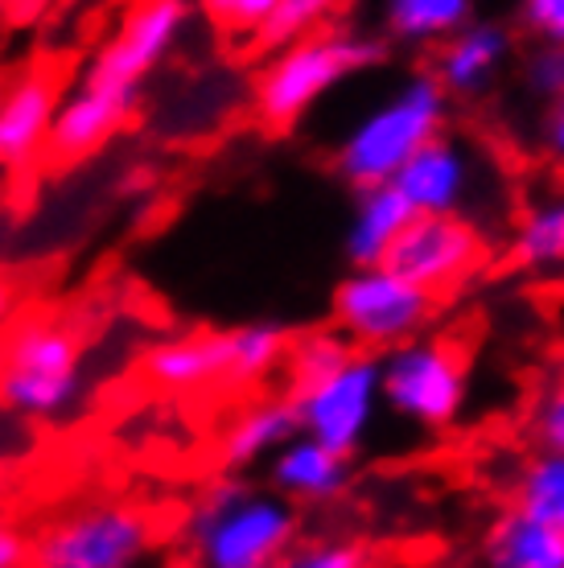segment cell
<instances>
[{
	"label": "cell",
	"instance_id": "cell-22",
	"mask_svg": "<svg viewBox=\"0 0 564 568\" xmlns=\"http://www.w3.org/2000/svg\"><path fill=\"white\" fill-rule=\"evenodd\" d=\"M511 507L536 515L564 531V454L540 445L511 474Z\"/></svg>",
	"mask_w": 564,
	"mask_h": 568
},
{
	"label": "cell",
	"instance_id": "cell-28",
	"mask_svg": "<svg viewBox=\"0 0 564 568\" xmlns=\"http://www.w3.org/2000/svg\"><path fill=\"white\" fill-rule=\"evenodd\" d=\"M523 87L527 95L552 103L564 95V45H544L536 42L523 58Z\"/></svg>",
	"mask_w": 564,
	"mask_h": 568
},
{
	"label": "cell",
	"instance_id": "cell-29",
	"mask_svg": "<svg viewBox=\"0 0 564 568\" xmlns=\"http://www.w3.org/2000/svg\"><path fill=\"white\" fill-rule=\"evenodd\" d=\"M520 26L532 42L564 45V0H520Z\"/></svg>",
	"mask_w": 564,
	"mask_h": 568
},
{
	"label": "cell",
	"instance_id": "cell-31",
	"mask_svg": "<svg viewBox=\"0 0 564 568\" xmlns=\"http://www.w3.org/2000/svg\"><path fill=\"white\" fill-rule=\"evenodd\" d=\"M540 144H544V153L564 170V95L544 108V120H540Z\"/></svg>",
	"mask_w": 564,
	"mask_h": 568
},
{
	"label": "cell",
	"instance_id": "cell-7",
	"mask_svg": "<svg viewBox=\"0 0 564 568\" xmlns=\"http://www.w3.org/2000/svg\"><path fill=\"white\" fill-rule=\"evenodd\" d=\"M437 297L400 276L392 264H367L351 268L330 297L334 329L351 342L354 351L387 355L404 342L421 338L433 326Z\"/></svg>",
	"mask_w": 564,
	"mask_h": 568
},
{
	"label": "cell",
	"instance_id": "cell-13",
	"mask_svg": "<svg viewBox=\"0 0 564 568\" xmlns=\"http://www.w3.org/2000/svg\"><path fill=\"white\" fill-rule=\"evenodd\" d=\"M137 95L141 91H120V87L99 83L91 74H79L74 87H67L62 103H58L50 156H58V161H83V156L99 153L132 120Z\"/></svg>",
	"mask_w": 564,
	"mask_h": 568
},
{
	"label": "cell",
	"instance_id": "cell-3",
	"mask_svg": "<svg viewBox=\"0 0 564 568\" xmlns=\"http://www.w3.org/2000/svg\"><path fill=\"white\" fill-rule=\"evenodd\" d=\"M296 507L276 490H255L243 478L202 486L190 507V544L198 568H276L296 536Z\"/></svg>",
	"mask_w": 564,
	"mask_h": 568
},
{
	"label": "cell",
	"instance_id": "cell-25",
	"mask_svg": "<svg viewBox=\"0 0 564 568\" xmlns=\"http://www.w3.org/2000/svg\"><path fill=\"white\" fill-rule=\"evenodd\" d=\"M276 568H371V548L351 536H310L296 540Z\"/></svg>",
	"mask_w": 564,
	"mask_h": 568
},
{
	"label": "cell",
	"instance_id": "cell-32",
	"mask_svg": "<svg viewBox=\"0 0 564 568\" xmlns=\"http://www.w3.org/2000/svg\"><path fill=\"white\" fill-rule=\"evenodd\" d=\"M0 568H29V536L9 519H0Z\"/></svg>",
	"mask_w": 564,
	"mask_h": 568
},
{
	"label": "cell",
	"instance_id": "cell-30",
	"mask_svg": "<svg viewBox=\"0 0 564 568\" xmlns=\"http://www.w3.org/2000/svg\"><path fill=\"white\" fill-rule=\"evenodd\" d=\"M536 440L544 449H561L564 454V371L536 404Z\"/></svg>",
	"mask_w": 564,
	"mask_h": 568
},
{
	"label": "cell",
	"instance_id": "cell-34",
	"mask_svg": "<svg viewBox=\"0 0 564 568\" xmlns=\"http://www.w3.org/2000/svg\"><path fill=\"white\" fill-rule=\"evenodd\" d=\"M4 495H9V490H4V478H0V507H4Z\"/></svg>",
	"mask_w": 564,
	"mask_h": 568
},
{
	"label": "cell",
	"instance_id": "cell-5",
	"mask_svg": "<svg viewBox=\"0 0 564 568\" xmlns=\"http://www.w3.org/2000/svg\"><path fill=\"white\" fill-rule=\"evenodd\" d=\"M157 552V519L132 498H83L29 536V568H144Z\"/></svg>",
	"mask_w": 564,
	"mask_h": 568
},
{
	"label": "cell",
	"instance_id": "cell-2",
	"mask_svg": "<svg viewBox=\"0 0 564 568\" xmlns=\"http://www.w3.org/2000/svg\"><path fill=\"white\" fill-rule=\"evenodd\" d=\"M383 62V38L367 29L325 26L310 38L276 45L255 79V115L272 129H293L305 115L359 74Z\"/></svg>",
	"mask_w": 564,
	"mask_h": 568
},
{
	"label": "cell",
	"instance_id": "cell-16",
	"mask_svg": "<svg viewBox=\"0 0 564 568\" xmlns=\"http://www.w3.org/2000/svg\"><path fill=\"white\" fill-rule=\"evenodd\" d=\"M144 375L165 392L231 384V329L173 334L144 351Z\"/></svg>",
	"mask_w": 564,
	"mask_h": 568
},
{
	"label": "cell",
	"instance_id": "cell-24",
	"mask_svg": "<svg viewBox=\"0 0 564 568\" xmlns=\"http://www.w3.org/2000/svg\"><path fill=\"white\" fill-rule=\"evenodd\" d=\"M351 355H354V346L342 338L334 326L310 329V334L293 338L289 342V358H284V379H289V392H301V387L325 379L330 371H339Z\"/></svg>",
	"mask_w": 564,
	"mask_h": 568
},
{
	"label": "cell",
	"instance_id": "cell-18",
	"mask_svg": "<svg viewBox=\"0 0 564 568\" xmlns=\"http://www.w3.org/2000/svg\"><path fill=\"white\" fill-rule=\"evenodd\" d=\"M296 433H301V425H296L293 396H260L226 420L219 454H223L226 469H252L260 462L269 466L272 454L289 445Z\"/></svg>",
	"mask_w": 564,
	"mask_h": 568
},
{
	"label": "cell",
	"instance_id": "cell-19",
	"mask_svg": "<svg viewBox=\"0 0 564 568\" xmlns=\"http://www.w3.org/2000/svg\"><path fill=\"white\" fill-rule=\"evenodd\" d=\"M380 33L404 50H437L479 17V0H375Z\"/></svg>",
	"mask_w": 564,
	"mask_h": 568
},
{
	"label": "cell",
	"instance_id": "cell-8",
	"mask_svg": "<svg viewBox=\"0 0 564 568\" xmlns=\"http://www.w3.org/2000/svg\"><path fill=\"white\" fill-rule=\"evenodd\" d=\"M289 396H293L296 425L305 437L354 457L367 445L383 413L380 355L354 351L339 371H330L325 379L301 387V392H289Z\"/></svg>",
	"mask_w": 564,
	"mask_h": 568
},
{
	"label": "cell",
	"instance_id": "cell-17",
	"mask_svg": "<svg viewBox=\"0 0 564 568\" xmlns=\"http://www.w3.org/2000/svg\"><path fill=\"white\" fill-rule=\"evenodd\" d=\"M412 219H416V211H412L409 199L395 185L359 190L351 219H346V231H342V252L351 260V268L387 264V256L395 252V243L409 231Z\"/></svg>",
	"mask_w": 564,
	"mask_h": 568
},
{
	"label": "cell",
	"instance_id": "cell-27",
	"mask_svg": "<svg viewBox=\"0 0 564 568\" xmlns=\"http://www.w3.org/2000/svg\"><path fill=\"white\" fill-rule=\"evenodd\" d=\"M281 9V0H202V13L226 33H252L260 38L272 13Z\"/></svg>",
	"mask_w": 564,
	"mask_h": 568
},
{
	"label": "cell",
	"instance_id": "cell-20",
	"mask_svg": "<svg viewBox=\"0 0 564 568\" xmlns=\"http://www.w3.org/2000/svg\"><path fill=\"white\" fill-rule=\"evenodd\" d=\"M482 560L486 568H564V531L507 507L482 536Z\"/></svg>",
	"mask_w": 564,
	"mask_h": 568
},
{
	"label": "cell",
	"instance_id": "cell-14",
	"mask_svg": "<svg viewBox=\"0 0 564 568\" xmlns=\"http://www.w3.org/2000/svg\"><path fill=\"white\" fill-rule=\"evenodd\" d=\"M511 62V29L503 21L474 17L450 42L433 50V79L450 100H479Z\"/></svg>",
	"mask_w": 564,
	"mask_h": 568
},
{
	"label": "cell",
	"instance_id": "cell-21",
	"mask_svg": "<svg viewBox=\"0 0 564 568\" xmlns=\"http://www.w3.org/2000/svg\"><path fill=\"white\" fill-rule=\"evenodd\" d=\"M511 260L540 276L564 272V190L536 199L511 227Z\"/></svg>",
	"mask_w": 564,
	"mask_h": 568
},
{
	"label": "cell",
	"instance_id": "cell-15",
	"mask_svg": "<svg viewBox=\"0 0 564 568\" xmlns=\"http://www.w3.org/2000/svg\"><path fill=\"white\" fill-rule=\"evenodd\" d=\"M269 486L293 507H322L351 486V457L296 433L269 462Z\"/></svg>",
	"mask_w": 564,
	"mask_h": 568
},
{
	"label": "cell",
	"instance_id": "cell-1",
	"mask_svg": "<svg viewBox=\"0 0 564 568\" xmlns=\"http://www.w3.org/2000/svg\"><path fill=\"white\" fill-rule=\"evenodd\" d=\"M445 124L450 95L433 71L404 74L342 129L334 144V170L354 194L371 185H392L412 156L445 136Z\"/></svg>",
	"mask_w": 564,
	"mask_h": 568
},
{
	"label": "cell",
	"instance_id": "cell-6",
	"mask_svg": "<svg viewBox=\"0 0 564 568\" xmlns=\"http://www.w3.org/2000/svg\"><path fill=\"white\" fill-rule=\"evenodd\" d=\"M383 408L421 433H445L462 420L470 404V363L462 346L441 334L395 346L380 355Z\"/></svg>",
	"mask_w": 564,
	"mask_h": 568
},
{
	"label": "cell",
	"instance_id": "cell-33",
	"mask_svg": "<svg viewBox=\"0 0 564 568\" xmlns=\"http://www.w3.org/2000/svg\"><path fill=\"white\" fill-rule=\"evenodd\" d=\"M13 317H17V293L0 281V338H4V329L13 326Z\"/></svg>",
	"mask_w": 564,
	"mask_h": 568
},
{
	"label": "cell",
	"instance_id": "cell-9",
	"mask_svg": "<svg viewBox=\"0 0 564 568\" xmlns=\"http://www.w3.org/2000/svg\"><path fill=\"white\" fill-rule=\"evenodd\" d=\"M185 26H190V0H132L112 33L99 42L83 74L120 91H141L144 79L182 42Z\"/></svg>",
	"mask_w": 564,
	"mask_h": 568
},
{
	"label": "cell",
	"instance_id": "cell-12",
	"mask_svg": "<svg viewBox=\"0 0 564 568\" xmlns=\"http://www.w3.org/2000/svg\"><path fill=\"white\" fill-rule=\"evenodd\" d=\"M62 87L50 71L29 67L0 83V170H26L50 153Z\"/></svg>",
	"mask_w": 564,
	"mask_h": 568
},
{
	"label": "cell",
	"instance_id": "cell-11",
	"mask_svg": "<svg viewBox=\"0 0 564 568\" xmlns=\"http://www.w3.org/2000/svg\"><path fill=\"white\" fill-rule=\"evenodd\" d=\"M482 178H486V156L470 141L445 132L412 156L392 185L416 214H470L482 194Z\"/></svg>",
	"mask_w": 564,
	"mask_h": 568
},
{
	"label": "cell",
	"instance_id": "cell-10",
	"mask_svg": "<svg viewBox=\"0 0 564 568\" xmlns=\"http://www.w3.org/2000/svg\"><path fill=\"white\" fill-rule=\"evenodd\" d=\"M482 260H486V231L470 214H416L387 264L441 297L466 284L482 268Z\"/></svg>",
	"mask_w": 564,
	"mask_h": 568
},
{
	"label": "cell",
	"instance_id": "cell-23",
	"mask_svg": "<svg viewBox=\"0 0 564 568\" xmlns=\"http://www.w3.org/2000/svg\"><path fill=\"white\" fill-rule=\"evenodd\" d=\"M289 334L276 322H248L231 329V384H260L289 358Z\"/></svg>",
	"mask_w": 564,
	"mask_h": 568
},
{
	"label": "cell",
	"instance_id": "cell-26",
	"mask_svg": "<svg viewBox=\"0 0 564 568\" xmlns=\"http://www.w3.org/2000/svg\"><path fill=\"white\" fill-rule=\"evenodd\" d=\"M342 0H281V9L272 13V21L264 26V33L255 38V42L264 45H289L296 38H310L318 29L330 26V17L339 13Z\"/></svg>",
	"mask_w": 564,
	"mask_h": 568
},
{
	"label": "cell",
	"instance_id": "cell-4",
	"mask_svg": "<svg viewBox=\"0 0 564 568\" xmlns=\"http://www.w3.org/2000/svg\"><path fill=\"white\" fill-rule=\"evenodd\" d=\"M83 396V338L54 313H21L0 338V408L62 420Z\"/></svg>",
	"mask_w": 564,
	"mask_h": 568
}]
</instances>
